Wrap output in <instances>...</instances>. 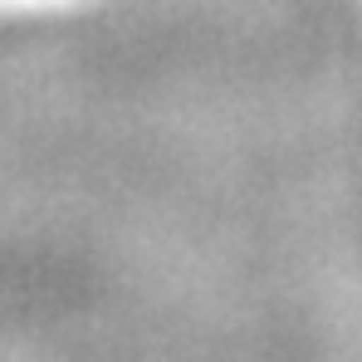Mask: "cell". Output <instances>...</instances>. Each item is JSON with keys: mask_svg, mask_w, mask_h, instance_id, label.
Returning <instances> with one entry per match:
<instances>
[]
</instances>
